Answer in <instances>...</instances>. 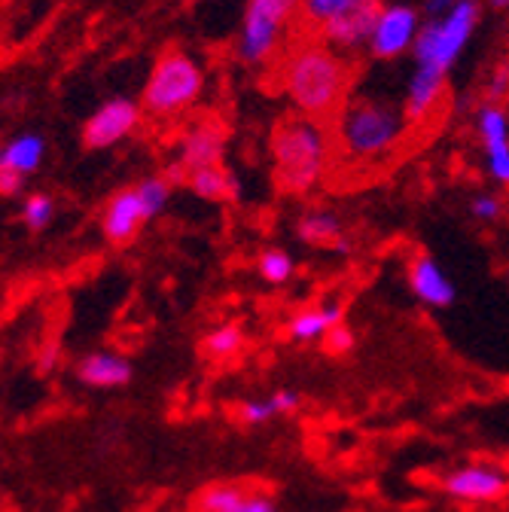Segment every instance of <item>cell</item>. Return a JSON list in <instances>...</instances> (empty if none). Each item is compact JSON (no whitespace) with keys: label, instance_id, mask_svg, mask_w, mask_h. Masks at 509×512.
<instances>
[{"label":"cell","instance_id":"1","mask_svg":"<svg viewBox=\"0 0 509 512\" xmlns=\"http://www.w3.org/2000/svg\"><path fill=\"white\" fill-rule=\"evenodd\" d=\"M482 19L479 0H455L452 10L439 19H424L418 37L412 43L415 74L406 83L403 95V116L406 122H421L436 107L445 80H449L458 58L464 55L467 43L473 40Z\"/></svg>","mask_w":509,"mask_h":512},{"label":"cell","instance_id":"2","mask_svg":"<svg viewBox=\"0 0 509 512\" xmlns=\"http://www.w3.org/2000/svg\"><path fill=\"white\" fill-rule=\"evenodd\" d=\"M281 83L299 116L321 122L342 110L351 83V64L327 43H305L287 55Z\"/></svg>","mask_w":509,"mask_h":512},{"label":"cell","instance_id":"3","mask_svg":"<svg viewBox=\"0 0 509 512\" xmlns=\"http://www.w3.org/2000/svg\"><path fill=\"white\" fill-rule=\"evenodd\" d=\"M406 125L409 122L403 116V107H397L394 101L357 95L348 98L336 113V138L348 159L375 162L400 144Z\"/></svg>","mask_w":509,"mask_h":512},{"label":"cell","instance_id":"4","mask_svg":"<svg viewBox=\"0 0 509 512\" xmlns=\"http://www.w3.org/2000/svg\"><path fill=\"white\" fill-rule=\"evenodd\" d=\"M330 159V141L321 122L308 116L281 119L272 132V162L275 180L284 192L305 196L321 183Z\"/></svg>","mask_w":509,"mask_h":512},{"label":"cell","instance_id":"5","mask_svg":"<svg viewBox=\"0 0 509 512\" xmlns=\"http://www.w3.org/2000/svg\"><path fill=\"white\" fill-rule=\"evenodd\" d=\"M205 92V71L202 64L186 55L183 49H165L141 92V110L153 119H174L196 107Z\"/></svg>","mask_w":509,"mask_h":512},{"label":"cell","instance_id":"6","mask_svg":"<svg viewBox=\"0 0 509 512\" xmlns=\"http://www.w3.org/2000/svg\"><path fill=\"white\" fill-rule=\"evenodd\" d=\"M299 7L302 0H247L241 31H238V46H235L238 58L250 64V68L266 64L278 52L287 25L299 13Z\"/></svg>","mask_w":509,"mask_h":512},{"label":"cell","instance_id":"7","mask_svg":"<svg viewBox=\"0 0 509 512\" xmlns=\"http://www.w3.org/2000/svg\"><path fill=\"white\" fill-rule=\"evenodd\" d=\"M439 491L461 503H497L509 494V473L497 464H464L439 479Z\"/></svg>","mask_w":509,"mask_h":512},{"label":"cell","instance_id":"8","mask_svg":"<svg viewBox=\"0 0 509 512\" xmlns=\"http://www.w3.org/2000/svg\"><path fill=\"white\" fill-rule=\"evenodd\" d=\"M421 10L409 7V4H385L378 13V22L372 28L369 37V55L375 61H391L400 58L403 52L412 49L418 28H421Z\"/></svg>","mask_w":509,"mask_h":512},{"label":"cell","instance_id":"9","mask_svg":"<svg viewBox=\"0 0 509 512\" xmlns=\"http://www.w3.org/2000/svg\"><path fill=\"white\" fill-rule=\"evenodd\" d=\"M141 125V104L132 98H110L104 101L83 125V144L86 150H110L119 141L129 138Z\"/></svg>","mask_w":509,"mask_h":512},{"label":"cell","instance_id":"10","mask_svg":"<svg viewBox=\"0 0 509 512\" xmlns=\"http://www.w3.org/2000/svg\"><path fill=\"white\" fill-rule=\"evenodd\" d=\"M381 7H385L381 0H354V4H348L345 10H339L333 19L321 25L324 43L336 52H357L369 46Z\"/></svg>","mask_w":509,"mask_h":512},{"label":"cell","instance_id":"11","mask_svg":"<svg viewBox=\"0 0 509 512\" xmlns=\"http://www.w3.org/2000/svg\"><path fill=\"white\" fill-rule=\"evenodd\" d=\"M147 223H150V217L144 211V202L135 186L116 189L101 208V235L113 247H129Z\"/></svg>","mask_w":509,"mask_h":512},{"label":"cell","instance_id":"12","mask_svg":"<svg viewBox=\"0 0 509 512\" xmlns=\"http://www.w3.org/2000/svg\"><path fill=\"white\" fill-rule=\"evenodd\" d=\"M406 284H409V293L427 308L445 311L458 302L455 281L445 275V269L433 260L430 253H415L406 263Z\"/></svg>","mask_w":509,"mask_h":512},{"label":"cell","instance_id":"13","mask_svg":"<svg viewBox=\"0 0 509 512\" xmlns=\"http://www.w3.org/2000/svg\"><path fill=\"white\" fill-rule=\"evenodd\" d=\"M223 153H226V128L217 119H199L180 135L177 165L189 174L199 168L223 165Z\"/></svg>","mask_w":509,"mask_h":512},{"label":"cell","instance_id":"14","mask_svg":"<svg viewBox=\"0 0 509 512\" xmlns=\"http://www.w3.org/2000/svg\"><path fill=\"white\" fill-rule=\"evenodd\" d=\"M74 372L86 388H95V391H116L135 378L132 360L116 351H89L77 360Z\"/></svg>","mask_w":509,"mask_h":512},{"label":"cell","instance_id":"15","mask_svg":"<svg viewBox=\"0 0 509 512\" xmlns=\"http://www.w3.org/2000/svg\"><path fill=\"white\" fill-rule=\"evenodd\" d=\"M296 238L317 250L351 253V241L345 238V223L330 208H308L296 220Z\"/></svg>","mask_w":509,"mask_h":512},{"label":"cell","instance_id":"16","mask_svg":"<svg viewBox=\"0 0 509 512\" xmlns=\"http://www.w3.org/2000/svg\"><path fill=\"white\" fill-rule=\"evenodd\" d=\"M339 324H345V305L324 302V305H311V308L293 314L287 324V333L296 345H308L317 339H327V333Z\"/></svg>","mask_w":509,"mask_h":512},{"label":"cell","instance_id":"17","mask_svg":"<svg viewBox=\"0 0 509 512\" xmlns=\"http://www.w3.org/2000/svg\"><path fill=\"white\" fill-rule=\"evenodd\" d=\"M43 159H46V138L37 132H22L0 144V165L19 171L22 177H31L34 171H40Z\"/></svg>","mask_w":509,"mask_h":512},{"label":"cell","instance_id":"18","mask_svg":"<svg viewBox=\"0 0 509 512\" xmlns=\"http://www.w3.org/2000/svg\"><path fill=\"white\" fill-rule=\"evenodd\" d=\"M186 186L196 192V199L220 205V202H235L238 199V180L232 171H226L223 165H211V168H199L186 174Z\"/></svg>","mask_w":509,"mask_h":512},{"label":"cell","instance_id":"19","mask_svg":"<svg viewBox=\"0 0 509 512\" xmlns=\"http://www.w3.org/2000/svg\"><path fill=\"white\" fill-rule=\"evenodd\" d=\"M476 132H479L482 153L509 150V113L503 110V104L485 101L476 110Z\"/></svg>","mask_w":509,"mask_h":512},{"label":"cell","instance_id":"20","mask_svg":"<svg viewBox=\"0 0 509 512\" xmlns=\"http://www.w3.org/2000/svg\"><path fill=\"white\" fill-rule=\"evenodd\" d=\"M247 491L250 488L241 485V482H208L193 497V509L196 512H238Z\"/></svg>","mask_w":509,"mask_h":512},{"label":"cell","instance_id":"21","mask_svg":"<svg viewBox=\"0 0 509 512\" xmlns=\"http://www.w3.org/2000/svg\"><path fill=\"white\" fill-rule=\"evenodd\" d=\"M244 348V330L238 324H220L202 336V354L211 360H232Z\"/></svg>","mask_w":509,"mask_h":512},{"label":"cell","instance_id":"22","mask_svg":"<svg viewBox=\"0 0 509 512\" xmlns=\"http://www.w3.org/2000/svg\"><path fill=\"white\" fill-rule=\"evenodd\" d=\"M296 272L293 256L284 247H266L257 260V275L260 281H266L269 287H284Z\"/></svg>","mask_w":509,"mask_h":512},{"label":"cell","instance_id":"23","mask_svg":"<svg viewBox=\"0 0 509 512\" xmlns=\"http://www.w3.org/2000/svg\"><path fill=\"white\" fill-rule=\"evenodd\" d=\"M135 189H138V196H141V202H144L147 217L156 220V217L168 208V202H171V189H174V186H171V180H168L165 174H150V177L138 180Z\"/></svg>","mask_w":509,"mask_h":512},{"label":"cell","instance_id":"24","mask_svg":"<svg viewBox=\"0 0 509 512\" xmlns=\"http://www.w3.org/2000/svg\"><path fill=\"white\" fill-rule=\"evenodd\" d=\"M55 220V199L46 192H31L22 202V223L31 232H46Z\"/></svg>","mask_w":509,"mask_h":512},{"label":"cell","instance_id":"25","mask_svg":"<svg viewBox=\"0 0 509 512\" xmlns=\"http://www.w3.org/2000/svg\"><path fill=\"white\" fill-rule=\"evenodd\" d=\"M467 211L479 223H497L506 214V202H503V196H497V192H476Z\"/></svg>","mask_w":509,"mask_h":512},{"label":"cell","instance_id":"26","mask_svg":"<svg viewBox=\"0 0 509 512\" xmlns=\"http://www.w3.org/2000/svg\"><path fill=\"white\" fill-rule=\"evenodd\" d=\"M235 415H238V421L247 424V427H263V424H269V421L278 418L269 397H250V400H244V403L235 409Z\"/></svg>","mask_w":509,"mask_h":512},{"label":"cell","instance_id":"27","mask_svg":"<svg viewBox=\"0 0 509 512\" xmlns=\"http://www.w3.org/2000/svg\"><path fill=\"white\" fill-rule=\"evenodd\" d=\"M348 4H354V0H302L299 13H302V19H305L308 25L321 28L327 19H333V16H336L339 10H345Z\"/></svg>","mask_w":509,"mask_h":512},{"label":"cell","instance_id":"28","mask_svg":"<svg viewBox=\"0 0 509 512\" xmlns=\"http://www.w3.org/2000/svg\"><path fill=\"white\" fill-rule=\"evenodd\" d=\"M485 171L497 186L509 189V150H497V153H485Z\"/></svg>","mask_w":509,"mask_h":512},{"label":"cell","instance_id":"29","mask_svg":"<svg viewBox=\"0 0 509 512\" xmlns=\"http://www.w3.org/2000/svg\"><path fill=\"white\" fill-rule=\"evenodd\" d=\"M327 351L330 354H351L354 348H357V336L345 327V324H339V327H333L330 333H327Z\"/></svg>","mask_w":509,"mask_h":512},{"label":"cell","instance_id":"30","mask_svg":"<svg viewBox=\"0 0 509 512\" xmlns=\"http://www.w3.org/2000/svg\"><path fill=\"white\" fill-rule=\"evenodd\" d=\"M506 95H509V61H500L497 68H494V74H491V83H488L485 98L494 101V104H500Z\"/></svg>","mask_w":509,"mask_h":512},{"label":"cell","instance_id":"31","mask_svg":"<svg viewBox=\"0 0 509 512\" xmlns=\"http://www.w3.org/2000/svg\"><path fill=\"white\" fill-rule=\"evenodd\" d=\"M25 180L28 177H22L19 171L0 165V199H19L25 192Z\"/></svg>","mask_w":509,"mask_h":512},{"label":"cell","instance_id":"32","mask_svg":"<svg viewBox=\"0 0 509 512\" xmlns=\"http://www.w3.org/2000/svg\"><path fill=\"white\" fill-rule=\"evenodd\" d=\"M269 400H272L278 418H281V415H296L299 406H302V394L293 391V388H278L275 394H269Z\"/></svg>","mask_w":509,"mask_h":512},{"label":"cell","instance_id":"33","mask_svg":"<svg viewBox=\"0 0 509 512\" xmlns=\"http://www.w3.org/2000/svg\"><path fill=\"white\" fill-rule=\"evenodd\" d=\"M238 512H281V506L266 491H247V497H244Z\"/></svg>","mask_w":509,"mask_h":512},{"label":"cell","instance_id":"34","mask_svg":"<svg viewBox=\"0 0 509 512\" xmlns=\"http://www.w3.org/2000/svg\"><path fill=\"white\" fill-rule=\"evenodd\" d=\"M455 0H427V4L421 7V19H439L452 10Z\"/></svg>","mask_w":509,"mask_h":512},{"label":"cell","instance_id":"35","mask_svg":"<svg viewBox=\"0 0 509 512\" xmlns=\"http://www.w3.org/2000/svg\"><path fill=\"white\" fill-rule=\"evenodd\" d=\"M488 7H491V10H506V7H509V0H488Z\"/></svg>","mask_w":509,"mask_h":512},{"label":"cell","instance_id":"36","mask_svg":"<svg viewBox=\"0 0 509 512\" xmlns=\"http://www.w3.org/2000/svg\"><path fill=\"white\" fill-rule=\"evenodd\" d=\"M193 512H196V509H193Z\"/></svg>","mask_w":509,"mask_h":512}]
</instances>
